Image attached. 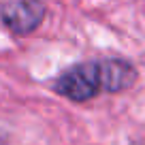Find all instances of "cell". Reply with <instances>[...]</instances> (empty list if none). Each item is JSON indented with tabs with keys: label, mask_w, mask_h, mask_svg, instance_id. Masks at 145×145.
Masks as SVG:
<instances>
[{
	"label": "cell",
	"mask_w": 145,
	"mask_h": 145,
	"mask_svg": "<svg viewBox=\"0 0 145 145\" xmlns=\"http://www.w3.org/2000/svg\"><path fill=\"white\" fill-rule=\"evenodd\" d=\"M139 79L135 64L124 58H96L68 66L54 81V92L72 103H88L100 94L130 90Z\"/></svg>",
	"instance_id": "obj_1"
},
{
	"label": "cell",
	"mask_w": 145,
	"mask_h": 145,
	"mask_svg": "<svg viewBox=\"0 0 145 145\" xmlns=\"http://www.w3.org/2000/svg\"><path fill=\"white\" fill-rule=\"evenodd\" d=\"M45 5L34 0H19V2H5L0 5V22L11 34L28 36L36 30L45 19Z\"/></svg>",
	"instance_id": "obj_2"
},
{
	"label": "cell",
	"mask_w": 145,
	"mask_h": 145,
	"mask_svg": "<svg viewBox=\"0 0 145 145\" xmlns=\"http://www.w3.org/2000/svg\"><path fill=\"white\" fill-rule=\"evenodd\" d=\"M2 143H5V139H2V137H0V145H2Z\"/></svg>",
	"instance_id": "obj_3"
}]
</instances>
